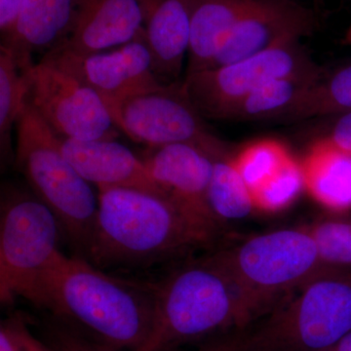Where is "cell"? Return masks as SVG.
Here are the masks:
<instances>
[{
  "label": "cell",
  "instance_id": "obj_1",
  "mask_svg": "<svg viewBox=\"0 0 351 351\" xmlns=\"http://www.w3.org/2000/svg\"><path fill=\"white\" fill-rule=\"evenodd\" d=\"M23 298L90 338L138 351L154 325L156 282L112 276L60 251Z\"/></svg>",
  "mask_w": 351,
  "mask_h": 351
},
{
  "label": "cell",
  "instance_id": "obj_2",
  "mask_svg": "<svg viewBox=\"0 0 351 351\" xmlns=\"http://www.w3.org/2000/svg\"><path fill=\"white\" fill-rule=\"evenodd\" d=\"M98 198L84 258L98 269H147L211 250L219 239L167 198L120 188L98 189Z\"/></svg>",
  "mask_w": 351,
  "mask_h": 351
},
{
  "label": "cell",
  "instance_id": "obj_3",
  "mask_svg": "<svg viewBox=\"0 0 351 351\" xmlns=\"http://www.w3.org/2000/svg\"><path fill=\"white\" fill-rule=\"evenodd\" d=\"M250 324L243 298L211 252L186 261L156 282L154 325L138 351H176Z\"/></svg>",
  "mask_w": 351,
  "mask_h": 351
},
{
  "label": "cell",
  "instance_id": "obj_4",
  "mask_svg": "<svg viewBox=\"0 0 351 351\" xmlns=\"http://www.w3.org/2000/svg\"><path fill=\"white\" fill-rule=\"evenodd\" d=\"M16 126L18 168L34 195L56 215L76 256L84 258L96 221L98 195L64 156L59 137L27 101Z\"/></svg>",
  "mask_w": 351,
  "mask_h": 351
},
{
  "label": "cell",
  "instance_id": "obj_5",
  "mask_svg": "<svg viewBox=\"0 0 351 351\" xmlns=\"http://www.w3.org/2000/svg\"><path fill=\"white\" fill-rule=\"evenodd\" d=\"M213 252L239 289L252 323L326 270L306 226L262 233Z\"/></svg>",
  "mask_w": 351,
  "mask_h": 351
},
{
  "label": "cell",
  "instance_id": "obj_6",
  "mask_svg": "<svg viewBox=\"0 0 351 351\" xmlns=\"http://www.w3.org/2000/svg\"><path fill=\"white\" fill-rule=\"evenodd\" d=\"M351 332V271L326 269L289 293L253 331L250 351H324Z\"/></svg>",
  "mask_w": 351,
  "mask_h": 351
},
{
  "label": "cell",
  "instance_id": "obj_7",
  "mask_svg": "<svg viewBox=\"0 0 351 351\" xmlns=\"http://www.w3.org/2000/svg\"><path fill=\"white\" fill-rule=\"evenodd\" d=\"M0 214V300L9 304L56 257L64 232L47 205L14 186L2 189Z\"/></svg>",
  "mask_w": 351,
  "mask_h": 351
},
{
  "label": "cell",
  "instance_id": "obj_8",
  "mask_svg": "<svg viewBox=\"0 0 351 351\" xmlns=\"http://www.w3.org/2000/svg\"><path fill=\"white\" fill-rule=\"evenodd\" d=\"M301 40L288 39L241 61L186 75L184 91L203 119L228 120L235 108L263 85L323 71Z\"/></svg>",
  "mask_w": 351,
  "mask_h": 351
},
{
  "label": "cell",
  "instance_id": "obj_9",
  "mask_svg": "<svg viewBox=\"0 0 351 351\" xmlns=\"http://www.w3.org/2000/svg\"><path fill=\"white\" fill-rule=\"evenodd\" d=\"M110 114L119 131L149 147L193 144L214 156L230 151L208 129L204 119L189 100L182 82L160 85L127 97Z\"/></svg>",
  "mask_w": 351,
  "mask_h": 351
},
{
  "label": "cell",
  "instance_id": "obj_10",
  "mask_svg": "<svg viewBox=\"0 0 351 351\" xmlns=\"http://www.w3.org/2000/svg\"><path fill=\"white\" fill-rule=\"evenodd\" d=\"M25 101L60 138L78 141L117 140L115 125L105 101L91 88L49 64L23 71Z\"/></svg>",
  "mask_w": 351,
  "mask_h": 351
},
{
  "label": "cell",
  "instance_id": "obj_11",
  "mask_svg": "<svg viewBox=\"0 0 351 351\" xmlns=\"http://www.w3.org/2000/svg\"><path fill=\"white\" fill-rule=\"evenodd\" d=\"M41 62L61 69L93 89L110 113L127 97L164 85L154 73L144 32L130 43L94 54L51 50Z\"/></svg>",
  "mask_w": 351,
  "mask_h": 351
},
{
  "label": "cell",
  "instance_id": "obj_12",
  "mask_svg": "<svg viewBox=\"0 0 351 351\" xmlns=\"http://www.w3.org/2000/svg\"><path fill=\"white\" fill-rule=\"evenodd\" d=\"M214 154L193 144L149 147L141 157L168 199L201 228L221 239V225L208 200Z\"/></svg>",
  "mask_w": 351,
  "mask_h": 351
},
{
  "label": "cell",
  "instance_id": "obj_13",
  "mask_svg": "<svg viewBox=\"0 0 351 351\" xmlns=\"http://www.w3.org/2000/svg\"><path fill=\"white\" fill-rule=\"evenodd\" d=\"M316 27L315 14L295 0H257L207 69L241 61L288 39H302Z\"/></svg>",
  "mask_w": 351,
  "mask_h": 351
},
{
  "label": "cell",
  "instance_id": "obj_14",
  "mask_svg": "<svg viewBox=\"0 0 351 351\" xmlns=\"http://www.w3.org/2000/svg\"><path fill=\"white\" fill-rule=\"evenodd\" d=\"M147 0H75L73 18L54 49L89 55L119 47L145 29Z\"/></svg>",
  "mask_w": 351,
  "mask_h": 351
},
{
  "label": "cell",
  "instance_id": "obj_15",
  "mask_svg": "<svg viewBox=\"0 0 351 351\" xmlns=\"http://www.w3.org/2000/svg\"><path fill=\"white\" fill-rule=\"evenodd\" d=\"M62 152L73 167L98 189H136L167 198L141 157L117 140L60 138Z\"/></svg>",
  "mask_w": 351,
  "mask_h": 351
},
{
  "label": "cell",
  "instance_id": "obj_16",
  "mask_svg": "<svg viewBox=\"0 0 351 351\" xmlns=\"http://www.w3.org/2000/svg\"><path fill=\"white\" fill-rule=\"evenodd\" d=\"M191 6L193 0H147L144 38L164 85L180 82L191 44Z\"/></svg>",
  "mask_w": 351,
  "mask_h": 351
},
{
  "label": "cell",
  "instance_id": "obj_17",
  "mask_svg": "<svg viewBox=\"0 0 351 351\" xmlns=\"http://www.w3.org/2000/svg\"><path fill=\"white\" fill-rule=\"evenodd\" d=\"M75 0H24L12 27L2 38L22 71L31 68L34 52L46 53L63 40Z\"/></svg>",
  "mask_w": 351,
  "mask_h": 351
},
{
  "label": "cell",
  "instance_id": "obj_18",
  "mask_svg": "<svg viewBox=\"0 0 351 351\" xmlns=\"http://www.w3.org/2000/svg\"><path fill=\"white\" fill-rule=\"evenodd\" d=\"M257 0H193L186 75L207 69Z\"/></svg>",
  "mask_w": 351,
  "mask_h": 351
},
{
  "label": "cell",
  "instance_id": "obj_19",
  "mask_svg": "<svg viewBox=\"0 0 351 351\" xmlns=\"http://www.w3.org/2000/svg\"><path fill=\"white\" fill-rule=\"evenodd\" d=\"M306 189L329 212L351 210V154L325 138L317 141L302 161Z\"/></svg>",
  "mask_w": 351,
  "mask_h": 351
},
{
  "label": "cell",
  "instance_id": "obj_20",
  "mask_svg": "<svg viewBox=\"0 0 351 351\" xmlns=\"http://www.w3.org/2000/svg\"><path fill=\"white\" fill-rule=\"evenodd\" d=\"M208 200L223 226L248 218L258 211L253 193L235 166L233 152L215 156Z\"/></svg>",
  "mask_w": 351,
  "mask_h": 351
},
{
  "label": "cell",
  "instance_id": "obj_21",
  "mask_svg": "<svg viewBox=\"0 0 351 351\" xmlns=\"http://www.w3.org/2000/svg\"><path fill=\"white\" fill-rule=\"evenodd\" d=\"M323 73L324 71L290 76L267 83L244 99L228 120H279Z\"/></svg>",
  "mask_w": 351,
  "mask_h": 351
},
{
  "label": "cell",
  "instance_id": "obj_22",
  "mask_svg": "<svg viewBox=\"0 0 351 351\" xmlns=\"http://www.w3.org/2000/svg\"><path fill=\"white\" fill-rule=\"evenodd\" d=\"M351 110V64L323 73L279 120L334 117Z\"/></svg>",
  "mask_w": 351,
  "mask_h": 351
},
{
  "label": "cell",
  "instance_id": "obj_23",
  "mask_svg": "<svg viewBox=\"0 0 351 351\" xmlns=\"http://www.w3.org/2000/svg\"><path fill=\"white\" fill-rule=\"evenodd\" d=\"M24 73L8 48L0 47V152L2 165L13 160L12 129L25 101Z\"/></svg>",
  "mask_w": 351,
  "mask_h": 351
},
{
  "label": "cell",
  "instance_id": "obj_24",
  "mask_svg": "<svg viewBox=\"0 0 351 351\" xmlns=\"http://www.w3.org/2000/svg\"><path fill=\"white\" fill-rule=\"evenodd\" d=\"M326 269L351 271V213L327 212L306 226Z\"/></svg>",
  "mask_w": 351,
  "mask_h": 351
},
{
  "label": "cell",
  "instance_id": "obj_25",
  "mask_svg": "<svg viewBox=\"0 0 351 351\" xmlns=\"http://www.w3.org/2000/svg\"><path fill=\"white\" fill-rule=\"evenodd\" d=\"M291 156L277 141L261 140L233 154V160L253 193L274 177Z\"/></svg>",
  "mask_w": 351,
  "mask_h": 351
},
{
  "label": "cell",
  "instance_id": "obj_26",
  "mask_svg": "<svg viewBox=\"0 0 351 351\" xmlns=\"http://www.w3.org/2000/svg\"><path fill=\"white\" fill-rule=\"evenodd\" d=\"M304 189L302 164L291 156L274 177L254 191L253 196L258 211L277 213L291 206Z\"/></svg>",
  "mask_w": 351,
  "mask_h": 351
},
{
  "label": "cell",
  "instance_id": "obj_27",
  "mask_svg": "<svg viewBox=\"0 0 351 351\" xmlns=\"http://www.w3.org/2000/svg\"><path fill=\"white\" fill-rule=\"evenodd\" d=\"M45 335L48 346L53 351H123L90 338L56 319L48 323Z\"/></svg>",
  "mask_w": 351,
  "mask_h": 351
},
{
  "label": "cell",
  "instance_id": "obj_28",
  "mask_svg": "<svg viewBox=\"0 0 351 351\" xmlns=\"http://www.w3.org/2000/svg\"><path fill=\"white\" fill-rule=\"evenodd\" d=\"M196 351H250L248 329H234L205 339Z\"/></svg>",
  "mask_w": 351,
  "mask_h": 351
},
{
  "label": "cell",
  "instance_id": "obj_29",
  "mask_svg": "<svg viewBox=\"0 0 351 351\" xmlns=\"http://www.w3.org/2000/svg\"><path fill=\"white\" fill-rule=\"evenodd\" d=\"M337 117L325 140L341 151L351 154V110Z\"/></svg>",
  "mask_w": 351,
  "mask_h": 351
},
{
  "label": "cell",
  "instance_id": "obj_30",
  "mask_svg": "<svg viewBox=\"0 0 351 351\" xmlns=\"http://www.w3.org/2000/svg\"><path fill=\"white\" fill-rule=\"evenodd\" d=\"M6 323L10 328L21 351H53L49 346L44 345L43 341L32 334L29 328L25 326L24 321L12 319Z\"/></svg>",
  "mask_w": 351,
  "mask_h": 351
},
{
  "label": "cell",
  "instance_id": "obj_31",
  "mask_svg": "<svg viewBox=\"0 0 351 351\" xmlns=\"http://www.w3.org/2000/svg\"><path fill=\"white\" fill-rule=\"evenodd\" d=\"M24 0H0V29L1 36L10 31Z\"/></svg>",
  "mask_w": 351,
  "mask_h": 351
},
{
  "label": "cell",
  "instance_id": "obj_32",
  "mask_svg": "<svg viewBox=\"0 0 351 351\" xmlns=\"http://www.w3.org/2000/svg\"><path fill=\"white\" fill-rule=\"evenodd\" d=\"M0 351H21L6 322L2 323L1 329H0Z\"/></svg>",
  "mask_w": 351,
  "mask_h": 351
},
{
  "label": "cell",
  "instance_id": "obj_33",
  "mask_svg": "<svg viewBox=\"0 0 351 351\" xmlns=\"http://www.w3.org/2000/svg\"><path fill=\"white\" fill-rule=\"evenodd\" d=\"M324 351H351V332L338 343Z\"/></svg>",
  "mask_w": 351,
  "mask_h": 351
},
{
  "label": "cell",
  "instance_id": "obj_34",
  "mask_svg": "<svg viewBox=\"0 0 351 351\" xmlns=\"http://www.w3.org/2000/svg\"><path fill=\"white\" fill-rule=\"evenodd\" d=\"M343 43L345 45L351 46V23L350 27H348V31L346 32Z\"/></svg>",
  "mask_w": 351,
  "mask_h": 351
}]
</instances>
